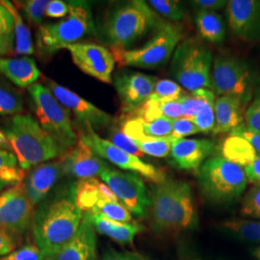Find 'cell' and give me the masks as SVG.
Masks as SVG:
<instances>
[{
    "instance_id": "obj_24",
    "label": "cell",
    "mask_w": 260,
    "mask_h": 260,
    "mask_svg": "<svg viewBox=\"0 0 260 260\" xmlns=\"http://www.w3.org/2000/svg\"><path fill=\"white\" fill-rule=\"evenodd\" d=\"M83 217L91 223L93 230L121 245L132 244L143 226L136 223H121L113 221L100 214L85 213Z\"/></svg>"
},
{
    "instance_id": "obj_26",
    "label": "cell",
    "mask_w": 260,
    "mask_h": 260,
    "mask_svg": "<svg viewBox=\"0 0 260 260\" xmlns=\"http://www.w3.org/2000/svg\"><path fill=\"white\" fill-rule=\"evenodd\" d=\"M121 130L133 140L165 138L172 135L173 121L167 118L145 121L140 118L127 117L123 120Z\"/></svg>"
},
{
    "instance_id": "obj_12",
    "label": "cell",
    "mask_w": 260,
    "mask_h": 260,
    "mask_svg": "<svg viewBox=\"0 0 260 260\" xmlns=\"http://www.w3.org/2000/svg\"><path fill=\"white\" fill-rule=\"evenodd\" d=\"M101 178L130 213L137 217L146 215L150 207V198L142 177L134 173L108 168Z\"/></svg>"
},
{
    "instance_id": "obj_42",
    "label": "cell",
    "mask_w": 260,
    "mask_h": 260,
    "mask_svg": "<svg viewBox=\"0 0 260 260\" xmlns=\"http://www.w3.org/2000/svg\"><path fill=\"white\" fill-rule=\"evenodd\" d=\"M110 142L113 143L118 148L128 152L130 154H133L135 156L142 158L144 153L140 150L138 146L136 145L135 141L129 138L127 135H125L122 130L119 129L117 127H113L109 133Z\"/></svg>"
},
{
    "instance_id": "obj_17",
    "label": "cell",
    "mask_w": 260,
    "mask_h": 260,
    "mask_svg": "<svg viewBox=\"0 0 260 260\" xmlns=\"http://www.w3.org/2000/svg\"><path fill=\"white\" fill-rule=\"evenodd\" d=\"M229 26L236 37L246 42L260 40V0L228 1Z\"/></svg>"
},
{
    "instance_id": "obj_31",
    "label": "cell",
    "mask_w": 260,
    "mask_h": 260,
    "mask_svg": "<svg viewBox=\"0 0 260 260\" xmlns=\"http://www.w3.org/2000/svg\"><path fill=\"white\" fill-rule=\"evenodd\" d=\"M222 229L244 241L260 242V221L232 219L224 221Z\"/></svg>"
},
{
    "instance_id": "obj_8",
    "label": "cell",
    "mask_w": 260,
    "mask_h": 260,
    "mask_svg": "<svg viewBox=\"0 0 260 260\" xmlns=\"http://www.w3.org/2000/svg\"><path fill=\"white\" fill-rule=\"evenodd\" d=\"M182 40L181 28L165 22L148 43L139 48H111V51L119 66L154 70L167 64Z\"/></svg>"
},
{
    "instance_id": "obj_23",
    "label": "cell",
    "mask_w": 260,
    "mask_h": 260,
    "mask_svg": "<svg viewBox=\"0 0 260 260\" xmlns=\"http://www.w3.org/2000/svg\"><path fill=\"white\" fill-rule=\"evenodd\" d=\"M75 205L82 213H91L102 199L119 201L110 188L98 178L78 179L72 186Z\"/></svg>"
},
{
    "instance_id": "obj_40",
    "label": "cell",
    "mask_w": 260,
    "mask_h": 260,
    "mask_svg": "<svg viewBox=\"0 0 260 260\" xmlns=\"http://www.w3.org/2000/svg\"><path fill=\"white\" fill-rule=\"evenodd\" d=\"M177 101L182 107L183 118L193 121L205 103L203 89L191 92V93H185Z\"/></svg>"
},
{
    "instance_id": "obj_49",
    "label": "cell",
    "mask_w": 260,
    "mask_h": 260,
    "mask_svg": "<svg viewBox=\"0 0 260 260\" xmlns=\"http://www.w3.org/2000/svg\"><path fill=\"white\" fill-rule=\"evenodd\" d=\"M158 103H159L161 114L164 118H167L170 120H176V119L183 118L182 107H181L180 103H178V101L166 102V103L158 102Z\"/></svg>"
},
{
    "instance_id": "obj_37",
    "label": "cell",
    "mask_w": 260,
    "mask_h": 260,
    "mask_svg": "<svg viewBox=\"0 0 260 260\" xmlns=\"http://www.w3.org/2000/svg\"><path fill=\"white\" fill-rule=\"evenodd\" d=\"M185 93L182 87L177 82L170 79H158L150 100L160 103L174 102L179 100Z\"/></svg>"
},
{
    "instance_id": "obj_39",
    "label": "cell",
    "mask_w": 260,
    "mask_h": 260,
    "mask_svg": "<svg viewBox=\"0 0 260 260\" xmlns=\"http://www.w3.org/2000/svg\"><path fill=\"white\" fill-rule=\"evenodd\" d=\"M23 11L25 18L29 22L34 25L42 26L44 15H46V10L49 3L48 0H27L17 2Z\"/></svg>"
},
{
    "instance_id": "obj_38",
    "label": "cell",
    "mask_w": 260,
    "mask_h": 260,
    "mask_svg": "<svg viewBox=\"0 0 260 260\" xmlns=\"http://www.w3.org/2000/svg\"><path fill=\"white\" fill-rule=\"evenodd\" d=\"M148 4L158 15L172 21H179L185 15L183 5L177 0H149Z\"/></svg>"
},
{
    "instance_id": "obj_50",
    "label": "cell",
    "mask_w": 260,
    "mask_h": 260,
    "mask_svg": "<svg viewBox=\"0 0 260 260\" xmlns=\"http://www.w3.org/2000/svg\"><path fill=\"white\" fill-rule=\"evenodd\" d=\"M245 175L248 181L254 183V185H260V156L257 155L256 158L251 162L250 165L244 168Z\"/></svg>"
},
{
    "instance_id": "obj_6",
    "label": "cell",
    "mask_w": 260,
    "mask_h": 260,
    "mask_svg": "<svg viewBox=\"0 0 260 260\" xmlns=\"http://www.w3.org/2000/svg\"><path fill=\"white\" fill-rule=\"evenodd\" d=\"M213 55L210 48L202 42L190 38L177 46L171 62L175 79L186 90H212L211 71Z\"/></svg>"
},
{
    "instance_id": "obj_25",
    "label": "cell",
    "mask_w": 260,
    "mask_h": 260,
    "mask_svg": "<svg viewBox=\"0 0 260 260\" xmlns=\"http://www.w3.org/2000/svg\"><path fill=\"white\" fill-rule=\"evenodd\" d=\"M0 74L21 88L34 85L41 76L35 60L28 56L0 58Z\"/></svg>"
},
{
    "instance_id": "obj_35",
    "label": "cell",
    "mask_w": 260,
    "mask_h": 260,
    "mask_svg": "<svg viewBox=\"0 0 260 260\" xmlns=\"http://www.w3.org/2000/svg\"><path fill=\"white\" fill-rule=\"evenodd\" d=\"M23 110V101L19 92L0 81V115L16 116Z\"/></svg>"
},
{
    "instance_id": "obj_3",
    "label": "cell",
    "mask_w": 260,
    "mask_h": 260,
    "mask_svg": "<svg viewBox=\"0 0 260 260\" xmlns=\"http://www.w3.org/2000/svg\"><path fill=\"white\" fill-rule=\"evenodd\" d=\"M2 131L23 171L62 157L67 151L30 115L13 116L6 121Z\"/></svg>"
},
{
    "instance_id": "obj_44",
    "label": "cell",
    "mask_w": 260,
    "mask_h": 260,
    "mask_svg": "<svg viewBox=\"0 0 260 260\" xmlns=\"http://www.w3.org/2000/svg\"><path fill=\"white\" fill-rule=\"evenodd\" d=\"M45 255L36 244H28L18 250L11 251L0 260H45Z\"/></svg>"
},
{
    "instance_id": "obj_11",
    "label": "cell",
    "mask_w": 260,
    "mask_h": 260,
    "mask_svg": "<svg viewBox=\"0 0 260 260\" xmlns=\"http://www.w3.org/2000/svg\"><path fill=\"white\" fill-rule=\"evenodd\" d=\"M78 139L83 141L100 157L124 171H129L137 175L139 174L156 184L163 182L167 178L165 174L158 168L145 162L142 158L118 148L109 140L100 137L92 128L81 130Z\"/></svg>"
},
{
    "instance_id": "obj_5",
    "label": "cell",
    "mask_w": 260,
    "mask_h": 260,
    "mask_svg": "<svg viewBox=\"0 0 260 260\" xmlns=\"http://www.w3.org/2000/svg\"><path fill=\"white\" fill-rule=\"evenodd\" d=\"M68 4L70 12L65 19L39 27L36 43L39 51L45 55L76 44L94 30L92 7L88 1H69Z\"/></svg>"
},
{
    "instance_id": "obj_9",
    "label": "cell",
    "mask_w": 260,
    "mask_h": 260,
    "mask_svg": "<svg viewBox=\"0 0 260 260\" xmlns=\"http://www.w3.org/2000/svg\"><path fill=\"white\" fill-rule=\"evenodd\" d=\"M32 108L38 122L66 149L74 148L78 142L71 113L57 101L51 91L42 84L28 88Z\"/></svg>"
},
{
    "instance_id": "obj_36",
    "label": "cell",
    "mask_w": 260,
    "mask_h": 260,
    "mask_svg": "<svg viewBox=\"0 0 260 260\" xmlns=\"http://www.w3.org/2000/svg\"><path fill=\"white\" fill-rule=\"evenodd\" d=\"M177 140L173 136H169L165 138H146L134 141L144 154H148L153 157L163 158L168 156L174 143Z\"/></svg>"
},
{
    "instance_id": "obj_22",
    "label": "cell",
    "mask_w": 260,
    "mask_h": 260,
    "mask_svg": "<svg viewBox=\"0 0 260 260\" xmlns=\"http://www.w3.org/2000/svg\"><path fill=\"white\" fill-rule=\"evenodd\" d=\"M246 104L241 99L233 95L216 98L214 106L215 123L212 130L214 134L231 133L243 123Z\"/></svg>"
},
{
    "instance_id": "obj_27",
    "label": "cell",
    "mask_w": 260,
    "mask_h": 260,
    "mask_svg": "<svg viewBox=\"0 0 260 260\" xmlns=\"http://www.w3.org/2000/svg\"><path fill=\"white\" fill-rule=\"evenodd\" d=\"M222 157L240 167H247L256 158L257 153L251 144L236 135H229L221 146Z\"/></svg>"
},
{
    "instance_id": "obj_4",
    "label": "cell",
    "mask_w": 260,
    "mask_h": 260,
    "mask_svg": "<svg viewBox=\"0 0 260 260\" xmlns=\"http://www.w3.org/2000/svg\"><path fill=\"white\" fill-rule=\"evenodd\" d=\"M165 22L148 2L132 0L118 3L108 12L103 24V35L111 48L127 49Z\"/></svg>"
},
{
    "instance_id": "obj_14",
    "label": "cell",
    "mask_w": 260,
    "mask_h": 260,
    "mask_svg": "<svg viewBox=\"0 0 260 260\" xmlns=\"http://www.w3.org/2000/svg\"><path fill=\"white\" fill-rule=\"evenodd\" d=\"M47 88L59 103L75 115L77 122L83 126L81 130L92 128L95 131L109 126L113 122V117L110 114L55 81H48Z\"/></svg>"
},
{
    "instance_id": "obj_33",
    "label": "cell",
    "mask_w": 260,
    "mask_h": 260,
    "mask_svg": "<svg viewBox=\"0 0 260 260\" xmlns=\"http://www.w3.org/2000/svg\"><path fill=\"white\" fill-rule=\"evenodd\" d=\"M91 213L100 214L113 221L121 223H130L132 221L129 210L120 201L102 199Z\"/></svg>"
},
{
    "instance_id": "obj_10",
    "label": "cell",
    "mask_w": 260,
    "mask_h": 260,
    "mask_svg": "<svg viewBox=\"0 0 260 260\" xmlns=\"http://www.w3.org/2000/svg\"><path fill=\"white\" fill-rule=\"evenodd\" d=\"M212 91L218 96L233 95L246 103L252 98L253 79L249 65L241 58L223 53L213 59Z\"/></svg>"
},
{
    "instance_id": "obj_13",
    "label": "cell",
    "mask_w": 260,
    "mask_h": 260,
    "mask_svg": "<svg viewBox=\"0 0 260 260\" xmlns=\"http://www.w3.org/2000/svg\"><path fill=\"white\" fill-rule=\"evenodd\" d=\"M34 215V205L29 201L22 183L0 193V228L9 235L25 233Z\"/></svg>"
},
{
    "instance_id": "obj_48",
    "label": "cell",
    "mask_w": 260,
    "mask_h": 260,
    "mask_svg": "<svg viewBox=\"0 0 260 260\" xmlns=\"http://www.w3.org/2000/svg\"><path fill=\"white\" fill-rule=\"evenodd\" d=\"M70 8L68 2L62 0L49 1L46 10V16L51 19H61L69 15Z\"/></svg>"
},
{
    "instance_id": "obj_34",
    "label": "cell",
    "mask_w": 260,
    "mask_h": 260,
    "mask_svg": "<svg viewBox=\"0 0 260 260\" xmlns=\"http://www.w3.org/2000/svg\"><path fill=\"white\" fill-rule=\"evenodd\" d=\"M203 94L205 99V103L201 108L200 112L197 114L193 121L200 130V132L208 133L213 130L214 123H215V101L216 94L212 90L203 89Z\"/></svg>"
},
{
    "instance_id": "obj_16",
    "label": "cell",
    "mask_w": 260,
    "mask_h": 260,
    "mask_svg": "<svg viewBox=\"0 0 260 260\" xmlns=\"http://www.w3.org/2000/svg\"><path fill=\"white\" fill-rule=\"evenodd\" d=\"M157 77L138 72H121L116 75L114 86L120 98L123 114L137 110L150 100Z\"/></svg>"
},
{
    "instance_id": "obj_7",
    "label": "cell",
    "mask_w": 260,
    "mask_h": 260,
    "mask_svg": "<svg viewBox=\"0 0 260 260\" xmlns=\"http://www.w3.org/2000/svg\"><path fill=\"white\" fill-rule=\"evenodd\" d=\"M198 182L202 193L215 204H231L246 190L248 179L244 169L225 160L213 156L198 170Z\"/></svg>"
},
{
    "instance_id": "obj_2",
    "label": "cell",
    "mask_w": 260,
    "mask_h": 260,
    "mask_svg": "<svg viewBox=\"0 0 260 260\" xmlns=\"http://www.w3.org/2000/svg\"><path fill=\"white\" fill-rule=\"evenodd\" d=\"M151 224L155 233L167 235L193 231L198 212L190 185L178 179L166 178L153 188L150 198Z\"/></svg>"
},
{
    "instance_id": "obj_52",
    "label": "cell",
    "mask_w": 260,
    "mask_h": 260,
    "mask_svg": "<svg viewBox=\"0 0 260 260\" xmlns=\"http://www.w3.org/2000/svg\"><path fill=\"white\" fill-rule=\"evenodd\" d=\"M14 251V241L8 233L0 228V256H4Z\"/></svg>"
},
{
    "instance_id": "obj_15",
    "label": "cell",
    "mask_w": 260,
    "mask_h": 260,
    "mask_svg": "<svg viewBox=\"0 0 260 260\" xmlns=\"http://www.w3.org/2000/svg\"><path fill=\"white\" fill-rule=\"evenodd\" d=\"M64 49L70 51L74 63L84 74L103 83H111L116 64L111 50L96 44L87 43L73 44Z\"/></svg>"
},
{
    "instance_id": "obj_45",
    "label": "cell",
    "mask_w": 260,
    "mask_h": 260,
    "mask_svg": "<svg viewBox=\"0 0 260 260\" xmlns=\"http://www.w3.org/2000/svg\"><path fill=\"white\" fill-rule=\"evenodd\" d=\"M173 121V131L172 135L176 139H183L187 136L195 135L200 133V130L196 125L195 122L185 118H180L172 120Z\"/></svg>"
},
{
    "instance_id": "obj_53",
    "label": "cell",
    "mask_w": 260,
    "mask_h": 260,
    "mask_svg": "<svg viewBox=\"0 0 260 260\" xmlns=\"http://www.w3.org/2000/svg\"><path fill=\"white\" fill-rule=\"evenodd\" d=\"M178 256L179 260H205L199 252H197L191 246L186 245L185 243L180 245Z\"/></svg>"
},
{
    "instance_id": "obj_41",
    "label": "cell",
    "mask_w": 260,
    "mask_h": 260,
    "mask_svg": "<svg viewBox=\"0 0 260 260\" xmlns=\"http://www.w3.org/2000/svg\"><path fill=\"white\" fill-rule=\"evenodd\" d=\"M242 216L260 220V185H253L242 201Z\"/></svg>"
},
{
    "instance_id": "obj_18",
    "label": "cell",
    "mask_w": 260,
    "mask_h": 260,
    "mask_svg": "<svg viewBox=\"0 0 260 260\" xmlns=\"http://www.w3.org/2000/svg\"><path fill=\"white\" fill-rule=\"evenodd\" d=\"M59 160L64 175L78 179H88L100 176L109 165L100 157L83 141L78 139L74 148L66 151Z\"/></svg>"
},
{
    "instance_id": "obj_28",
    "label": "cell",
    "mask_w": 260,
    "mask_h": 260,
    "mask_svg": "<svg viewBox=\"0 0 260 260\" xmlns=\"http://www.w3.org/2000/svg\"><path fill=\"white\" fill-rule=\"evenodd\" d=\"M195 22L200 37L206 42L220 45L224 41V23L222 16L217 12H197Z\"/></svg>"
},
{
    "instance_id": "obj_29",
    "label": "cell",
    "mask_w": 260,
    "mask_h": 260,
    "mask_svg": "<svg viewBox=\"0 0 260 260\" xmlns=\"http://www.w3.org/2000/svg\"><path fill=\"white\" fill-rule=\"evenodd\" d=\"M24 172L13 151L0 149V192L21 184L25 177Z\"/></svg>"
},
{
    "instance_id": "obj_21",
    "label": "cell",
    "mask_w": 260,
    "mask_h": 260,
    "mask_svg": "<svg viewBox=\"0 0 260 260\" xmlns=\"http://www.w3.org/2000/svg\"><path fill=\"white\" fill-rule=\"evenodd\" d=\"M46 260H98L96 236L91 223L83 217L75 237L54 255Z\"/></svg>"
},
{
    "instance_id": "obj_46",
    "label": "cell",
    "mask_w": 260,
    "mask_h": 260,
    "mask_svg": "<svg viewBox=\"0 0 260 260\" xmlns=\"http://www.w3.org/2000/svg\"><path fill=\"white\" fill-rule=\"evenodd\" d=\"M231 135H236L242 137L246 141H248L251 145V147L256 151L257 155L260 156V133L250 129L245 122L241 123L239 126H237L235 129H233Z\"/></svg>"
},
{
    "instance_id": "obj_30",
    "label": "cell",
    "mask_w": 260,
    "mask_h": 260,
    "mask_svg": "<svg viewBox=\"0 0 260 260\" xmlns=\"http://www.w3.org/2000/svg\"><path fill=\"white\" fill-rule=\"evenodd\" d=\"M7 9L9 10L15 19V40L16 46L14 49L15 55H31L34 53V46L31 39V33L29 31L24 20L19 14L16 5L11 1H0Z\"/></svg>"
},
{
    "instance_id": "obj_19",
    "label": "cell",
    "mask_w": 260,
    "mask_h": 260,
    "mask_svg": "<svg viewBox=\"0 0 260 260\" xmlns=\"http://www.w3.org/2000/svg\"><path fill=\"white\" fill-rule=\"evenodd\" d=\"M62 175L64 172L59 160L45 162L30 169L22 184L32 205L43 203Z\"/></svg>"
},
{
    "instance_id": "obj_1",
    "label": "cell",
    "mask_w": 260,
    "mask_h": 260,
    "mask_svg": "<svg viewBox=\"0 0 260 260\" xmlns=\"http://www.w3.org/2000/svg\"><path fill=\"white\" fill-rule=\"evenodd\" d=\"M82 221L83 213L75 205L72 187L47 196L40 204L33 219L35 244L46 259L75 237Z\"/></svg>"
},
{
    "instance_id": "obj_51",
    "label": "cell",
    "mask_w": 260,
    "mask_h": 260,
    "mask_svg": "<svg viewBox=\"0 0 260 260\" xmlns=\"http://www.w3.org/2000/svg\"><path fill=\"white\" fill-rule=\"evenodd\" d=\"M102 260H145V258L136 252H123L111 250L103 254Z\"/></svg>"
},
{
    "instance_id": "obj_54",
    "label": "cell",
    "mask_w": 260,
    "mask_h": 260,
    "mask_svg": "<svg viewBox=\"0 0 260 260\" xmlns=\"http://www.w3.org/2000/svg\"><path fill=\"white\" fill-rule=\"evenodd\" d=\"M0 149H5V150H11L9 142L6 138L4 132L0 129Z\"/></svg>"
},
{
    "instance_id": "obj_32",
    "label": "cell",
    "mask_w": 260,
    "mask_h": 260,
    "mask_svg": "<svg viewBox=\"0 0 260 260\" xmlns=\"http://www.w3.org/2000/svg\"><path fill=\"white\" fill-rule=\"evenodd\" d=\"M15 19L0 2V56L10 55L15 49Z\"/></svg>"
},
{
    "instance_id": "obj_55",
    "label": "cell",
    "mask_w": 260,
    "mask_h": 260,
    "mask_svg": "<svg viewBox=\"0 0 260 260\" xmlns=\"http://www.w3.org/2000/svg\"><path fill=\"white\" fill-rule=\"evenodd\" d=\"M253 254H254V256L256 257V259L260 260V246L253 251Z\"/></svg>"
},
{
    "instance_id": "obj_43",
    "label": "cell",
    "mask_w": 260,
    "mask_h": 260,
    "mask_svg": "<svg viewBox=\"0 0 260 260\" xmlns=\"http://www.w3.org/2000/svg\"><path fill=\"white\" fill-rule=\"evenodd\" d=\"M244 122L250 129L260 133V88L252 95L245 110Z\"/></svg>"
},
{
    "instance_id": "obj_47",
    "label": "cell",
    "mask_w": 260,
    "mask_h": 260,
    "mask_svg": "<svg viewBox=\"0 0 260 260\" xmlns=\"http://www.w3.org/2000/svg\"><path fill=\"white\" fill-rule=\"evenodd\" d=\"M197 12H217L228 5L224 0H194L189 2Z\"/></svg>"
},
{
    "instance_id": "obj_20",
    "label": "cell",
    "mask_w": 260,
    "mask_h": 260,
    "mask_svg": "<svg viewBox=\"0 0 260 260\" xmlns=\"http://www.w3.org/2000/svg\"><path fill=\"white\" fill-rule=\"evenodd\" d=\"M215 150V143L208 139H177L171 149L172 157L180 169L199 170Z\"/></svg>"
}]
</instances>
